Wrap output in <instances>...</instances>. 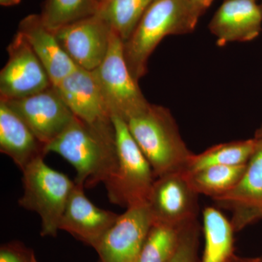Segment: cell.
Instances as JSON below:
<instances>
[{
	"label": "cell",
	"mask_w": 262,
	"mask_h": 262,
	"mask_svg": "<svg viewBox=\"0 0 262 262\" xmlns=\"http://www.w3.org/2000/svg\"><path fill=\"white\" fill-rule=\"evenodd\" d=\"M21 0H0V5L4 7L15 6L18 5Z\"/></svg>",
	"instance_id": "obj_27"
},
{
	"label": "cell",
	"mask_w": 262,
	"mask_h": 262,
	"mask_svg": "<svg viewBox=\"0 0 262 262\" xmlns=\"http://www.w3.org/2000/svg\"><path fill=\"white\" fill-rule=\"evenodd\" d=\"M0 151L9 156L21 171L32 162L44 158L46 146L3 101H0Z\"/></svg>",
	"instance_id": "obj_17"
},
{
	"label": "cell",
	"mask_w": 262,
	"mask_h": 262,
	"mask_svg": "<svg viewBox=\"0 0 262 262\" xmlns=\"http://www.w3.org/2000/svg\"><path fill=\"white\" fill-rule=\"evenodd\" d=\"M262 10L253 0H225L210 22L219 46L249 42L261 32Z\"/></svg>",
	"instance_id": "obj_15"
},
{
	"label": "cell",
	"mask_w": 262,
	"mask_h": 262,
	"mask_svg": "<svg viewBox=\"0 0 262 262\" xmlns=\"http://www.w3.org/2000/svg\"><path fill=\"white\" fill-rule=\"evenodd\" d=\"M126 124L156 178L187 169L194 154L183 140L168 108L150 103L144 112L127 120Z\"/></svg>",
	"instance_id": "obj_3"
},
{
	"label": "cell",
	"mask_w": 262,
	"mask_h": 262,
	"mask_svg": "<svg viewBox=\"0 0 262 262\" xmlns=\"http://www.w3.org/2000/svg\"><path fill=\"white\" fill-rule=\"evenodd\" d=\"M196 10L203 15L206 10L211 6L213 0H189Z\"/></svg>",
	"instance_id": "obj_26"
},
{
	"label": "cell",
	"mask_w": 262,
	"mask_h": 262,
	"mask_svg": "<svg viewBox=\"0 0 262 262\" xmlns=\"http://www.w3.org/2000/svg\"><path fill=\"white\" fill-rule=\"evenodd\" d=\"M46 151L56 153L68 161L77 172L74 182L84 189L104 184L117 166L113 122L96 126L75 116L67 128L46 146Z\"/></svg>",
	"instance_id": "obj_1"
},
{
	"label": "cell",
	"mask_w": 262,
	"mask_h": 262,
	"mask_svg": "<svg viewBox=\"0 0 262 262\" xmlns=\"http://www.w3.org/2000/svg\"><path fill=\"white\" fill-rule=\"evenodd\" d=\"M155 0H104L97 14L123 42L134 32L146 10Z\"/></svg>",
	"instance_id": "obj_19"
},
{
	"label": "cell",
	"mask_w": 262,
	"mask_h": 262,
	"mask_svg": "<svg viewBox=\"0 0 262 262\" xmlns=\"http://www.w3.org/2000/svg\"><path fill=\"white\" fill-rule=\"evenodd\" d=\"M246 165H212L194 171L183 173L198 194L209 196L213 200L235 187L244 175Z\"/></svg>",
	"instance_id": "obj_20"
},
{
	"label": "cell",
	"mask_w": 262,
	"mask_h": 262,
	"mask_svg": "<svg viewBox=\"0 0 262 262\" xmlns=\"http://www.w3.org/2000/svg\"><path fill=\"white\" fill-rule=\"evenodd\" d=\"M201 15L189 0H155L124 42V56L134 78L139 82L146 75L149 57L164 38L194 32Z\"/></svg>",
	"instance_id": "obj_2"
},
{
	"label": "cell",
	"mask_w": 262,
	"mask_h": 262,
	"mask_svg": "<svg viewBox=\"0 0 262 262\" xmlns=\"http://www.w3.org/2000/svg\"><path fill=\"white\" fill-rule=\"evenodd\" d=\"M99 6L98 0H46L40 16L45 25L55 32L97 14Z\"/></svg>",
	"instance_id": "obj_23"
},
{
	"label": "cell",
	"mask_w": 262,
	"mask_h": 262,
	"mask_svg": "<svg viewBox=\"0 0 262 262\" xmlns=\"http://www.w3.org/2000/svg\"><path fill=\"white\" fill-rule=\"evenodd\" d=\"M0 262H38L34 251L20 241L2 245Z\"/></svg>",
	"instance_id": "obj_25"
},
{
	"label": "cell",
	"mask_w": 262,
	"mask_h": 262,
	"mask_svg": "<svg viewBox=\"0 0 262 262\" xmlns=\"http://www.w3.org/2000/svg\"><path fill=\"white\" fill-rule=\"evenodd\" d=\"M55 88L77 118L96 126L113 124L112 114L91 71L77 67Z\"/></svg>",
	"instance_id": "obj_13"
},
{
	"label": "cell",
	"mask_w": 262,
	"mask_h": 262,
	"mask_svg": "<svg viewBox=\"0 0 262 262\" xmlns=\"http://www.w3.org/2000/svg\"><path fill=\"white\" fill-rule=\"evenodd\" d=\"M232 262H253L252 260H247V261H244V260H235V261H232Z\"/></svg>",
	"instance_id": "obj_29"
},
{
	"label": "cell",
	"mask_w": 262,
	"mask_h": 262,
	"mask_svg": "<svg viewBox=\"0 0 262 262\" xmlns=\"http://www.w3.org/2000/svg\"><path fill=\"white\" fill-rule=\"evenodd\" d=\"M255 138V137H254ZM246 165L244 175L233 189L213 201L232 211L234 232L262 220V139Z\"/></svg>",
	"instance_id": "obj_12"
},
{
	"label": "cell",
	"mask_w": 262,
	"mask_h": 262,
	"mask_svg": "<svg viewBox=\"0 0 262 262\" xmlns=\"http://www.w3.org/2000/svg\"><path fill=\"white\" fill-rule=\"evenodd\" d=\"M22 173L24 192L19 206L40 216L41 235L56 237L75 182L48 166L44 158L32 162Z\"/></svg>",
	"instance_id": "obj_5"
},
{
	"label": "cell",
	"mask_w": 262,
	"mask_h": 262,
	"mask_svg": "<svg viewBox=\"0 0 262 262\" xmlns=\"http://www.w3.org/2000/svg\"><path fill=\"white\" fill-rule=\"evenodd\" d=\"M152 223L147 203L127 208L95 248L98 261L136 262Z\"/></svg>",
	"instance_id": "obj_10"
},
{
	"label": "cell",
	"mask_w": 262,
	"mask_h": 262,
	"mask_svg": "<svg viewBox=\"0 0 262 262\" xmlns=\"http://www.w3.org/2000/svg\"><path fill=\"white\" fill-rule=\"evenodd\" d=\"M18 32L37 55L54 87L77 69L61 48L55 32L43 23L40 15L26 16L20 22Z\"/></svg>",
	"instance_id": "obj_16"
},
{
	"label": "cell",
	"mask_w": 262,
	"mask_h": 262,
	"mask_svg": "<svg viewBox=\"0 0 262 262\" xmlns=\"http://www.w3.org/2000/svg\"><path fill=\"white\" fill-rule=\"evenodd\" d=\"M123 45L121 38L113 32L107 54L92 72L112 116L116 115L126 122L150 103L127 67Z\"/></svg>",
	"instance_id": "obj_6"
},
{
	"label": "cell",
	"mask_w": 262,
	"mask_h": 262,
	"mask_svg": "<svg viewBox=\"0 0 262 262\" xmlns=\"http://www.w3.org/2000/svg\"><path fill=\"white\" fill-rule=\"evenodd\" d=\"M253 1H256V0H253Z\"/></svg>",
	"instance_id": "obj_33"
},
{
	"label": "cell",
	"mask_w": 262,
	"mask_h": 262,
	"mask_svg": "<svg viewBox=\"0 0 262 262\" xmlns=\"http://www.w3.org/2000/svg\"><path fill=\"white\" fill-rule=\"evenodd\" d=\"M84 189L75 184L62 215L59 230L69 232L95 249L119 215L95 206Z\"/></svg>",
	"instance_id": "obj_14"
},
{
	"label": "cell",
	"mask_w": 262,
	"mask_h": 262,
	"mask_svg": "<svg viewBox=\"0 0 262 262\" xmlns=\"http://www.w3.org/2000/svg\"><path fill=\"white\" fill-rule=\"evenodd\" d=\"M205 249L202 262H229L233 251V227L225 215L213 207L203 214Z\"/></svg>",
	"instance_id": "obj_18"
},
{
	"label": "cell",
	"mask_w": 262,
	"mask_h": 262,
	"mask_svg": "<svg viewBox=\"0 0 262 262\" xmlns=\"http://www.w3.org/2000/svg\"><path fill=\"white\" fill-rule=\"evenodd\" d=\"M7 50L8 60L0 72V99L27 97L53 85L47 71L20 32Z\"/></svg>",
	"instance_id": "obj_7"
},
{
	"label": "cell",
	"mask_w": 262,
	"mask_h": 262,
	"mask_svg": "<svg viewBox=\"0 0 262 262\" xmlns=\"http://www.w3.org/2000/svg\"><path fill=\"white\" fill-rule=\"evenodd\" d=\"M253 262H262V257L256 258V259H253Z\"/></svg>",
	"instance_id": "obj_30"
},
{
	"label": "cell",
	"mask_w": 262,
	"mask_h": 262,
	"mask_svg": "<svg viewBox=\"0 0 262 262\" xmlns=\"http://www.w3.org/2000/svg\"><path fill=\"white\" fill-rule=\"evenodd\" d=\"M113 31L98 15L69 24L55 32L65 53L77 67L94 71L107 54Z\"/></svg>",
	"instance_id": "obj_11"
},
{
	"label": "cell",
	"mask_w": 262,
	"mask_h": 262,
	"mask_svg": "<svg viewBox=\"0 0 262 262\" xmlns=\"http://www.w3.org/2000/svg\"><path fill=\"white\" fill-rule=\"evenodd\" d=\"M98 262H99V261H98Z\"/></svg>",
	"instance_id": "obj_34"
},
{
	"label": "cell",
	"mask_w": 262,
	"mask_h": 262,
	"mask_svg": "<svg viewBox=\"0 0 262 262\" xmlns=\"http://www.w3.org/2000/svg\"><path fill=\"white\" fill-rule=\"evenodd\" d=\"M98 1H99V3H102V2L104 1V0H98Z\"/></svg>",
	"instance_id": "obj_31"
},
{
	"label": "cell",
	"mask_w": 262,
	"mask_h": 262,
	"mask_svg": "<svg viewBox=\"0 0 262 262\" xmlns=\"http://www.w3.org/2000/svg\"><path fill=\"white\" fill-rule=\"evenodd\" d=\"M198 195L183 172L158 177L146 203L153 222L182 226L196 221Z\"/></svg>",
	"instance_id": "obj_9"
},
{
	"label": "cell",
	"mask_w": 262,
	"mask_h": 262,
	"mask_svg": "<svg viewBox=\"0 0 262 262\" xmlns=\"http://www.w3.org/2000/svg\"><path fill=\"white\" fill-rule=\"evenodd\" d=\"M198 227V221L186 226L183 230L178 248L170 262H196Z\"/></svg>",
	"instance_id": "obj_24"
},
{
	"label": "cell",
	"mask_w": 262,
	"mask_h": 262,
	"mask_svg": "<svg viewBox=\"0 0 262 262\" xmlns=\"http://www.w3.org/2000/svg\"><path fill=\"white\" fill-rule=\"evenodd\" d=\"M261 10H262V3H261Z\"/></svg>",
	"instance_id": "obj_32"
},
{
	"label": "cell",
	"mask_w": 262,
	"mask_h": 262,
	"mask_svg": "<svg viewBox=\"0 0 262 262\" xmlns=\"http://www.w3.org/2000/svg\"><path fill=\"white\" fill-rule=\"evenodd\" d=\"M187 225L174 226L153 222L136 262L171 261L178 248L183 230Z\"/></svg>",
	"instance_id": "obj_22"
},
{
	"label": "cell",
	"mask_w": 262,
	"mask_h": 262,
	"mask_svg": "<svg viewBox=\"0 0 262 262\" xmlns=\"http://www.w3.org/2000/svg\"><path fill=\"white\" fill-rule=\"evenodd\" d=\"M256 145V138L217 144L201 154H194L184 172L194 171L212 165H246L254 152Z\"/></svg>",
	"instance_id": "obj_21"
},
{
	"label": "cell",
	"mask_w": 262,
	"mask_h": 262,
	"mask_svg": "<svg viewBox=\"0 0 262 262\" xmlns=\"http://www.w3.org/2000/svg\"><path fill=\"white\" fill-rule=\"evenodd\" d=\"M117 166L104 183L108 200L114 205L129 208L146 204L155 177L152 168L133 136L126 122L113 115Z\"/></svg>",
	"instance_id": "obj_4"
},
{
	"label": "cell",
	"mask_w": 262,
	"mask_h": 262,
	"mask_svg": "<svg viewBox=\"0 0 262 262\" xmlns=\"http://www.w3.org/2000/svg\"><path fill=\"white\" fill-rule=\"evenodd\" d=\"M0 101L16 113L46 146L56 139L75 117L53 85L27 97Z\"/></svg>",
	"instance_id": "obj_8"
},
{
	"label": "cell",
	"mask_w": 262,
	"mask_h": 262,
	"mask_svg": "<svg viewBox=\"0 0 262 262\" xmlns=\"http://www.w3.org/2000/svg\"><path fill=\"white\" fill-rule=\"evenodd\" d=\"M254 137L257 138V139H262V123L257 130H256Z\"/></svg>",
	"instance_id": "obj_28"
}]
</instances>
